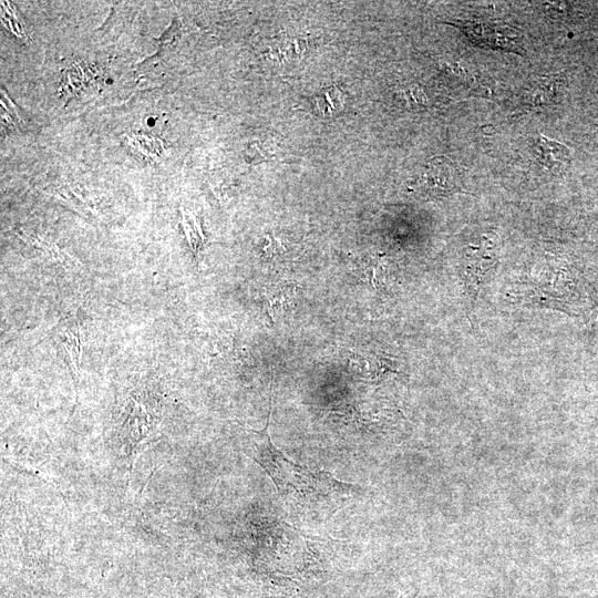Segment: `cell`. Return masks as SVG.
<instances>
[{
  "label": "cell",
  "mask_w": 598,
  "mask_h": 598,
  "mask_svg": "<svg viewBox=\"0 0 598 598\" xmlns=\"http://www.w3.org/2000/svg\"><path fill=\"white\" fill-rule=\"evenodd\" d=\"M267 424L262 430H248V455L270 476L282 503L289 511L309 519H328L344 504L360 495V488L337 480L326 471H312L285 456L271 442Z\"/></svg>",
  "instance_id": "obj_1"
},
{
  "label": "cell",
  "mask_w": 598,
  "mask_h": 598,
  "mask_svg": "<svg viewBox=\"0 0 598 598\" xmlns=\"http://www.w3.org/2000/svg\"><path fill=\"white\" fill-rule=\"evenodd\" d=\"M420 189L432 197H441L462 192L458 166L445 156L429 159L417 179Z\"/></svg>",
  "instance_id": "obj_2"
},
{
  "label": "cell",
  "mask_w": 598,
  "mask_h": 598,
  "mask_svg": "<svg viewBox=\"0 0 598 598\" xmlns=\"http://www.w3.org/2000/svg\"><path fill=\"white\" fill-rule=\"evenodd\" d=\"M536 157L548 169H559L570 161V152L564 144L539 135L535 143Z\"/></svg>",
  "instance_id": "obj_3"
},
{
  "label": "cell",
  "mask_w": 598,
  "mask_h": 598,
  "mask_svg": "<svg viewBox=\"0 0 598 598\" xmlns=\"http://www.w3.org/2000/svg\"><path fill=\"white\" fill-rule=\"evenodd\" d=\"M295 298V288L291 285H277L266 295V308L271 318H280L289 310Z\"/></svg>",
  "instance_id": "obj_4"
},
{
  "label": "cell",
  "mask_w": 598,
  "mask_h": 598,
  "mask_svg": "<svg viewBox=\"0 0 598 598\" xmlns=\"http://www.w3.org/2000/svg\"><path fill=\"white\" fill-rule=\"evenodd\" d=\"M63 334V346L69 353L72 365L75 373L79 371V362L82 354V339L81 332L78 327L64 328L62 331Z\"/></svg>",
  "instance_id": "obj_5"
},
{
  "label": "cell",
  "mask_w": 598,
  "mask_h": 598,
  "mask_svg": "<svg viewBox=\"0 0 598 598\" xmlns=\"http://www.w3.org/2000/svg\"><path fill=\"white\" fill-rule=\"evenodd\" d=\"M316 106L323 114H332L342 107L341 93L336 87H330L316 99Z\"/></svg>",
  "instance_id": "obj_6"
},
{
  "label": "cell",
  "mask_w": 598,
  "mask_h": 598,
  "mask_svg": "<svg viewBox=\"0 0 598 598\" xmlns=\"http://www.w3.org/2000/svg\"><path fill=\"white\" fill-rule=\"evenodd\" d=\"M414 596H415V594L414 595L413 594L412 595H405V596L403 595V596H401L399 598H414Z\"/></svg>",
  "instance_id": "obj_7"
}]
</instances>
